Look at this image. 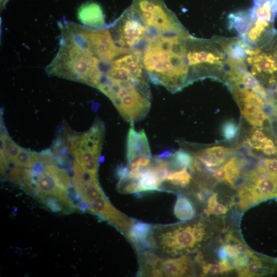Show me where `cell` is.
<instances>
[{"label":"cell","mask_w":277,"mask_h":277,"mask_svg":"<svg viewBox=\"0 0 277 277\" xmlns=\"http://www.w3.org/2000/svg\"><path fill=\"white\" fill-rule=\"evenodd\" d=\"M186 29L168 32L155 31L146 36L138 52L149 80L176 92L189 84Z\"/></svg>","instance_id":"1"},{"label":"cell","mask_w":277,"mask_h":277,"mask_svg":"<svg viewBox=\"0 0 277 277\" xmlns=\"http://www.w3.org/2000/svg\"><path fill=\"white\" fill-rule=\"evenodd\" d=\"M207 237L202 221L153 225L150 238V250L164 257L196 252Z\"/></svg>","instance_id":"2"},{"label":"cell","mask_w":277,"mask_h":277,"mask_svg":"<svg viewBox=\"0 0 277 277\" xmlns=\"http://www.w3.org/2000/svg\"><path fill=\"white\" fill-rule=\"evenodd\" d=\"M101 61L91 51L62 38L55 57L46 67L49 74L96 87Z\"/></svg>","instance_id":"3"},{"label":"cell","mask_w":277,"mask_h":277,"mask_svg":"<svg viewBox=\"0 0 277 277\" xmlns=\"http://www.w3.org/2000/svg\"><path fill=\"white\" fill-rule=\"evenodd\" d=\"M187 56L189 84L207 77L224 81L228 70L227 56L213 38L190 35L187 39Z\"/></svg>","instance_id":"4"},{"label":"cell","mask_w":277,"mask_h":277,"mask_svg":"<svg viewBox=\"0 0 277 277\" xmlns=\"http://www.w3.org/2000/svg\"><path fill=\"white\" fill-rule=\"evenodd\" d=\"M138 254V276L176 277L195 275L193 262L186 254L164 257L151 250H144Z\"/></svg>","instance_id":"5"},{"label":"cell","mask_w":277,"mask_h":277,"mask_svg":"<svg viewBox=\"0 0 277 277\" xmlns=\"http://www.w3.org/2000/svg\"><path fill=\"white\" fill-rule=\"evenodd\" d=\"M130 7L147 27L160 32L185 28L164 0H132Z\"/></svg>","instance_id":"6"},{"label":"cell","mask_w":277,"mask_h":277,"mask_svg":"<svg viewBox=\"0 0 277 277\" xmlns=\"http://www.w3.org/2000/svg\"><path fill=\"white\" fill-rule=\"evenodd\" d=\"M277 197V180L256 169L250 172L238 190V205L245 210L261 201Z\"/></svg>","instance_id":"7"},{"label":"cell","mask_w":277,"mask_h":277,"mask_svg":"<svg viewBox=\"0 0 277 277\" xmlns=\"http://www.w3.org/2000/svg\"><path fill=\"white\" fill-rule=\"evenodd\" d=\"M269 44L262 48H252L246 64L248 70L261 83L274 87L277 84V58Z\"/></svg>","instance_id":"8"},{"label":"cell","mask_w":277,"mask_h":277,"mask_svg":"<svg viewBox=\"0 0 277 277\" xmlns=\"http://www.w3.org/2000/svg\"><path fill=\"white\" fill-rule=\"evenodd\" d=\"M87 210L108 221L125 236L135 221L116 209L105 195L92 201Z\"/></svg>","instance_id":"9"},{"label":"cell","mask_w":277,"mask_h":277,"mask_svg":"<svg viewBox=\"0 0 277 277\" xmlns=\"http://www.w3.org/2000/svg\"><path fill=\"white\" fill-rule=\"evenodd\" d=\"M78 20L86 27L91 29L105 28V17L101 7L95 2H87L82 5L77 10Z\"/></svg>","instance_id":"10"},{"label":"cell","mask_w":277,"mask_h":277,"mask_svg":"<svg viewBox=\"0 0 277 277\" xmlns=\"http://www.w3.org/2000/svg\"><path fill=\"white\" fill-rule=\"evenodd\" d=\"M153 226L140 221H134L126 238L134 246L138 253L150 250V238Z\"/></svg>","instance_id":"11"},{"label":"cell","mask_w":277,"mask_h":277,"mask_svg":"<svg viewBox=\"0 0 277 277\" xmlns=\"http://www.w3.org/2000/svg\"><path fill=\"white\" fill-rule=\"evenodd\" d=\"M273 262L272 259L260 257L250 259L243 268L236 270L239 276H256L273 273L277 267L276 264L266 265L265 264Z\"/></svg>","instance_id":"12"},{"label":"cell","mask_w":277,"mask_h":277,"mask_svg":"<svg viewBox=\"0 0 277 277\" xmlns=\"http://www.w3.org/2000/svg\"><path fill=\"white\" fill-rule=\"evenodd\" d=\"M195 261L201 266V276L226 274L234 269L232 264L228 260H221L217 263L206 262L201 253L196 255Z\"/></svg>","instance_id":"13"},{"label":"cell","mask_w":277,"mask_h":277,"mask_svg":"<svg viewBox=\"0 0 277 277\" xmlns=\"http://www.w3.org/2000/svg\"><path fill=\"white\" fill-rule=\"evenodd\" d=\"M191 175L188 171V168H175L170 165V170L163 183L162 189L163 191H167L168 188H184L190 183Z\"/></svg>","instance_id":"14"},{"label":"cell","mask_w":277,"mask_h":277,"mask_svg":"<svg viewBox=\"0 0 277 277\" xmlns=\"http://www.w3.org/2000/svg\"><path fill=\"white\" fill-rule=\"evenodd\" d=\"M250 22L249 9L230 13L228 17V27L235 31L239 37L243 38L245 35Z\"/></svg>","instance_id":"15"},{"label":"cell","mask_w":277,"mask_h":277,"mask_svg":"<svg viewBox=\"0 0 277 277\" xmlns=\"http://www.w3.org/2000/svg\"><path fill=\"white\" fill-rule=\"evenodd\" d=\"M174 213L181 221L191 220L195 215V209L191 201L186 196L179 194L174 206Z\"/></svg>","instance_id":"16"},{"label":"cell","mask_w":277,"mask_h":277,"mask_svg":"<svg viewBox=\"0 0 277 277\" xmlns=\"http://www.w3.org/2000/svg\"><path fill=\"white\" fill-rule=\"evenodd\" d=\"M45 170L55 178L62 188L68 191L71 187L72 181L66 170L53 164H47L45 165Z\"/></svg>","instance_id":"17"},{"label":"cell","mask_w":277,"mask_h":277,"mask_svg":"<svg viewBox=\"0 0 277 277\" xmlns=\"http://www.w3.org/2000/svg\"><path fill=\"white\" fill-rule=\"evenodd\" d=\"M241 163L236 157L230 159L223 165L225 172V181L230 186H234L240 176Z\"/></svg>","instance_id":"18"},{"label":"cell","mask_w":277,"mask_h":277,"mask_svg":"<svg viewBox=\"0 0 277 277\" xmlns=\"http://www.w3.org/2000/svg\"><path fill=\"white\" fill-rule=\"evenodd\" d=\"M37 162H39L38 153L22 148L14 161L17 166L25 168H31Z\"/></svg>","instance_id":"19"},{"label":"cell","mask_w":277,"mask_h":277,"mask_svg":"<svg viewBox=\"0 0 277 277\" xmlns=\"http://www.w3.org/2000/svg\"><path fill=\"white\" fill-rule=\"evenodd\" d=\"M228 208L217 200V194L214 193L210 195L207 202L205 212L207 216L210 215H221L226 214Z\"/></svg>","instance_id":"20"},{"label":"cell","mask_w":277,"mask_h":277,"mask_svg":"<svg viewBox=\"0 0 277 277\" xmlns=\"http://www.w3.org/2000/svg\"><path fill=\"white\" fill-rule=\"evenodd\" d=\"M255 169L260 172L277 176V160L270 159L262 160Z\"/></svg>","instance_id":"21"},{"label":"cell","mask_w":277,"mask_h":277,"mask_svg":"<svg viewBox=\"0 0 277 277\" xmlns=\"http://www.w3.org/2000/svg\"><path fill=\"white\" fill-rule=\"evenodd\" d=\"M213 159L220 166L223 164L228 155V149L221 146H215L206 148Z\"/></svg>","instance_id":"22"},{"label":"cell","mask_w":277,"mask_h":277,"mask_svg":"<svg viewBox=\"0 0 277 277\" xmlns=\"http://www.w3.org/2000/svg\"><path fill=\"white\" fill-rule=\"evenodd\" d=\"M238 132V126L233 121H227L222 127V133L225 139L230 141L235 138Z\"/></svg>","instance_id":"23"},{"label":"cell","mask_w":277,"mask_h":277,"mask_svg":"<svg viewBox=\"0 0 277 277\" xmlns=\"http://www.w3.org/2000/svg\"><path fill=\"white\" fill-rule=\"evenodd\" d=\"M251 139L252 141L262 143L264 145L266 144H273L271 139L268 138L264 133L259 130H255L252 132Z\"/></svg>","instance_id":"24"},{"label":"cell","mask_w":277,"mask_h":277,"mask_svg":"<svg viewBox=\"0 0 277 277\" xmlns=\"http://www.w3.org/2000/svg\"><path fill=\"white\" fill-rule=\"evenodd\" d=\"M39 162L44 164H52L53 163V155L50 150L44 151L38 153Z\"/></svg>","instance_id":"25"},{"label":"cell","mask_w":277,"mask_h":277,"mask_svg":"<svg viewBox=\"0 0 277 277\" xmlns=\"http://www.w3.org/2000/svg\"><path fill=\"white\" fill-rule=\"evenodd\" d=\"M263 152L267 155H277V148L273 144H266L262 149Z\"/></svg>","instance_id":"26"},{"label":"cell","mask_w":277,"mask_h":277,"mask_svg":"<svg viewBox=\"0 0 277 277\" xmlns=\"http://www.w3.org/2000/svg\"><path fill=\"white\" fill-rule=\"evenodd\" d=\"M269 46L277 58V33L270 43Z\"/></svg>","instance_id":"27"},{"label":"cell","mask_w":277,"mask_h":277,"mask_svg":"<svg viewBox=\"0 0 277 277\" xmlns=\"http://www.w3.org/2000/svg\"><path fill=\"white\" fill-rule=\"evenodd\" d=\"M269 3L273 11L277 14V0H264Z\"/></svg>","instance_id":"28"},{"label":"cell","mask_w":277,"mask_h":277,"mask_svg":"<svg viewBox=\"0 0 277 277\" xmlns=\"http://www.w3.org/2000/svg\"><path fill=\"white\" fill-rule=\"evenodd\" d=\"M8 0H1V8H3L5 7V5L7 3Z\"/></svg>","instance_id":"29"},{"label":"cell","mask_w":277,"mask_h":277,"mask_svg":"<svg viewBox=\"0 0 277 277\" xmlns=\"http://www.w3.org/2000/svg\"><path fill=\"white\" fill-rule=\"evenodd\" d=\"M275 88L274 89L275 96H276V98H277V84L274 86Z\"/></svg>","instance_id":"30"}]
</instances>
